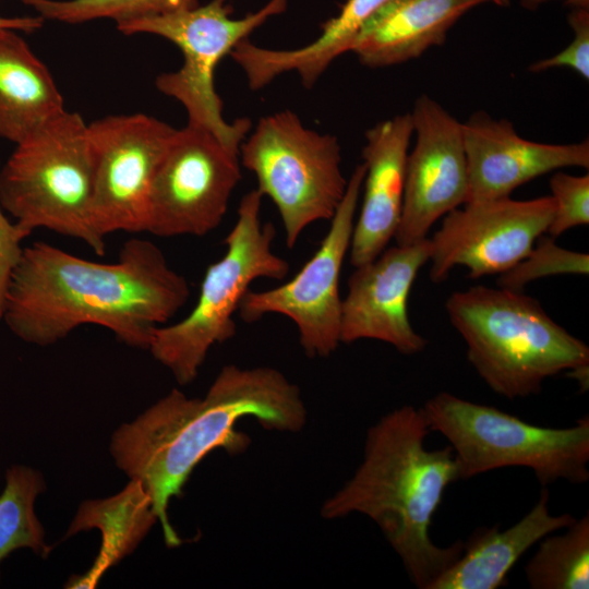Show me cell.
<instances>
[{
  "label": "cell",
  "instance_id": "obj_1",
  "mask_svg": "<svg viewBox=\"0 0 589 589\" xmlns=\"http://www.w3.org/2000/svg\"><path fill=\"white\" fill-rule=\"evenodd\" d=\"M190 293L187 279L149 240L125 241L113 263L38 241L23 249L1 321L19 339L36 346L53 345L92 324L130 347L148 350L155 330Z\"/></svg>",
  "mask_w": 589,
  "mask_h": 589
},
{
  "label": "cell",
  "instance_id": "obj_2",
  "mask_svg": "<svg viewBox=\"0 0 589 589\" xmlns=\"http://www.w3.org/2000/svg\"><path fill=\"white\" fill-rule=\"evenodd\" d=\"M244 417L267 430L294 433L305 426L308 411L299 387L277 369L226 364L204 397L173 388L112 433L109 452L149 496L168 546L181 544L168 518L169 502L182 495L207 454L223 448L238 455L249 447L250 437L236 429Z\"/></svg>",
  "mask_w": 589,
  "mask_h": 589
},
{
  "label": "cell",
  "instance_id": "obj_3",
  "mask_svg": "<svg viewBox=\"0 0 589 589\" xmlns=\"http://www.w3.org/2000/svg\"><path fill=\"white\" fill-rule=\"evenodd\" d=\"M430 432L422 408L406 405L384 414L369 428L352 477L321 506L328 520L369 517L419 589H429L464 549L462 541L440 546L430 536L447 486L458 480L450 446L425 447Z\"/></svg>",
  "mask_w": 589,
  "mask_h": 589
},
{
  "label": "cell",
  "instance_id": "obj_4",
  "mask_svg": "<svg viewBox=\"0 0 589 589\" xmlns=\"http://www.w3.org/2000/svg\"><path fill=\"white\" fill-rule=\"evenodd\" d=\"M445 309L468 361L495 394L529 397L561 373L588 388L589 347L524 291L473 286L453 292Z\"/></svg>",
  "mask_w": 589,
  "mask_h": 589
},
{
  "label": "cell",
  "instance_id": "obj_5",
  "mask_svg": "<svg viewBox=\"0 0 589 589\" xmlns=\"http://www.w3.org/2000/svg\"><path fill=\"white\" fill-rule=\"evenodd\" d=\"M94 158L87 123L65 110L15 144L0 167V202L27 238L49 229L87 244L97 255L106 238L93 221Z\"/></svg>",
  "mask_w": 589,
  "mask_h": 589
},
{
  "label": "cell",
  "instance_id": "obj_6",
  "mask_svg": "<svg viewBox=\"0 0 589 589\" xmlns=\"http://www.w3.org/2000/svg\"><path fill=\"white\" fill-rule=\"evenodd\" d=\"M431 431L454 453L458 480L505 467H525L548 486L589 480V417L567 428L531 424L493 406L440 392L421 407Z\"/></svg>",
  "mask_w": 589,
  "mask_h": 589
},
{
  "label": "cell",
  "instance_id": "obj_7",
  "mask_svg": "<svg viewBox=\"0 0 589 589\" xmlns=\"http://www.w3.org/2000/svg\"><path fill=\"white\" fill-rule=\"evenodd\" d=\"M262 199L256 189L241 199L237 221L224 240L226 253L207 267L194 308L181 321L159 326L153 335L148 350L179 385L195 380L215 344L236 335L233 314L251 283L259 278L280 280L289 273V263L273 252V224L261 221Z\"/></svg>",
  "mask_w": 589,
  "mask_h": 589
},
{
  "label": "cell",
  "instance_id": "obj_8",
  "mask_svg": "<svg viewBox=\"0 0 589 589\" xmlns=\"http://www.w3.org/2000/svg\"><path fill=\"white\" fill-rule=\"evenodd\" d=\"M287 5L288 0H269L254 13L231 19L230 0H212L192 9L120 22L117 29L124 35H156L180 49L182 65L159 74L157 89L182 105L189 124L207 130L239 154L252 124L248 118L233 122L224 118L223 101L215 88L216 69L238 43Z\"/></svg>",
  "mask_w": 589,
  "mask_h": 589
},
{
  "label": "cell",
  "instance_id": "obj_9",
  "mask_svg": "<svg viewBox=\"0 0 589 589\" xmlns=\"http://www.w3.org/2000/svg\"><path fill=\"white\" fill-rule=\"evenodd\" d=\"M239 159L278 209L288 248L311 224L330 220L347 190L338 139L306 128L291 110L261 118Z\"/></svg>",
  "mask_w": 589,
  "mask_h": 589
},
{
  "label": "cell",
  "instance_id": "obj_10",
  "mask_svg": "<svg viewBox=\"0 0 589 589\" xmlns=\"http://www.w3.org/2000/svg\"><path fill=\"white\" fill-rule=\"evenodd\" d=\"M365 167L356 166L329 229L313 256L286 284L265 291L248 290L238 313L247 323L276 313L290 318L310 358H326L340 344L339 279L349 251Z\"/></svg>",
  "mask_w": 589,
  "mask_h": 589
},
{
  "label": "cell",
  "instance_id": "obj_11",
  "mask_svg": "<svg viewBox=\"0 0 589 589\" xmlns=\"http://www.w3.org/2000/svg\"><path fill=\"white\" fill-rule=\"evenodd\" d=\"M240 166L239 154L207 130L189 123L177 129L153 181L146 232L202 237L216 229Z\"/></svg>",
  "mask_w": 589,
  "mask_h": 589
},
{
  "label": "cell",
  "instance_id": "obj_12",
  "mask_svg": "<svg viewBox=\"0 0 589 589\" xmlns=\"http://www.w3.org/2000/svg\"><path fill=\"white\" fill-rule=\"evenodd\" d=\"M94 158L93 221L106 238L146 232L153 181L177 129L145 115H113L87 123Z\"/></svg>",
  "mask_w": 589,
  "mask_h": 589
},
{
  "label": "cell",
  "instance_id": "obj_13",
  "mask_svg": "<svg viewBox=\"0 0 589 589\" xmlns=\"http://www.w3.org/2000/svg\"><path fill=\"white\" fill-rule=\"evenodd\" d=\"M555 211L551 195L472 201L444 216L430 239V278L444 281L456 266L468 277L501 275L520 262L546 232Z\"/></svg>",
  "mask_w": 589,
  "mask_h": 589
},
{
  "label": "cell",
  "instance_id": "obj_14",
  "mask_svg": "<svg viewBox=\"0 0 589 589\" xmlns=\"http://www.w3.org/2000/svg\"><path fill=\"white\" fill-rule=\"evenodd\" d=\"M414 145L408 153L396 244L426 239L436 220L468 202L461 123L437 101L420 96L410 112Z\"/></svg>",
  "mask_w": 589,
  "mask_h": 589
},
{
  "label": "cell",
  "instance_id": "obj_15",
  "mask_svg": "<svg viewBox=\"0 0 589 589\" xmlns=\"http://www.w3.org/2000/svg\"><path fill=\"white\" fill-rule=\"evenodd\" d=\"M430 239L385 249L374 260L354 267L341 302L340 342L374 339L412 356L426 339L412 327L407 310L417 274L429 262Z\"/></svg>",
  "mask_w": 589,
  "mask_h": 589
},
{
  "label": "cell",
  "instance_id": "obj_16",
  "mask_svg": "<svg viewBox=\"0 0 589 589\" xmlns=\"http://www.w3.org/2000/svg\"><path fill=\"white\" fill-rule=\"evenodd\" d=\"M461 129L468 202L507 197L518 187L561 168L589 167L588 140L570 144L529 141L508 120L484 111L474 112Z\"/></svg>",
  "mask_w": 589,
  "mask_h": 589
},
{
  "label": "cell",
  "instance_id": "obj_17",
  "mask_svg": "<svg viewBox=\"0 0 589 589\" xmlns=\"http://www.w3.org/2000/svg\"><path fill=\"white\" fill-rule=\"evenodd\" d=\"M412 135L410 112L381 121L365 132L364 194L349 248L354 267L377 257L396 235Z\"/></svg>",
  "mask_w": 589,
  "mask_h": 589
},
{
  "label": "cell",
  "instance_id": "obj_18",
  "mask_svg": "<svg viewBox=\"0 0 589 589\" xmlns=\"http://www.w3.org/2000/svg\"><path fill=\"white\" fill-rule=\"evenodd\" d=\"M550 492L542 486L533 507L516 524L480 528L464 542L460 556L429 589H497L507 586L508 574L519 558L545 536L575 521L569 513H551Z\"/></svg>",
  "mask_w": 589,
  "mask_h": 589
},
{
  "label": "cell",
  "instance_id": "obj_19",
  "mask_svg": "<svg viewBox=\"0 0 589 589\" xmlns=\"http://www.w3.org/2000/svg\"><path fill=\"white\" fill-rule=\"evenodd\" d=\"M481 0H389L362 26L350 51L369 68L419 58Z\"/></svg>",
  "mask_w": 589,
  "mask_h": 589
},
{
  "label": "cell",
  "instance_id": "obj_20",
  "mask_svg": "<svg viewBox=\"0 0 589 589\" xmlns=\"http://www.w3.org/2000/svg\"><path fill=\"white\" fill-rule=\"evenodd\" d=\"M388 1L348 0L339 14L323 25L321 35L303 47L264 48L245 38L229 56L242 69L253 91L289 72H296L303 86L310 88L338 57L350 51L362 26Z\"/></svg>",
  "mask_w": 589,
  "mask_h": 589
},
{
  "label": "cell",
  "instance_id": "obj_21",
  "mask_svg": "<svg viewBox=\"0 0 589 589\" xmlns=\"http://www.w3.org/2000/svg\"><path fill=\"white\" fill-rule=\"evenodd\" d=\"M0 28V136L17 144L63 113V97L27 43Z\"/></svg>",
  "mask_w": 589,
  "mask_h": 589
},
{
  "label": "cell",
  "instance_id": "obj_22",
  "mask_svg": "<svg viewBox=\"0 0 589 589\" xmlns=\"http://www.w3.org/2000/svg\"><path fill=\"white\" fill-rule=\"evenodd\" d=\"M46 490L43 474L28 466L13 465L5 472L0 494V563L19 549L47 557L50 546L35 513V502Z\"/></svg>",
  "mask_w": 589,
  "mask_h": 589
},
{
  "label": "cell",
  "instance_id": "obj_23",
  "mask_svg": "<svg viewBox=\"0 0 589 589\" xmlns=\"http://www.w3.org/2000/svg\"><path fill=\"white\" fill-rule=\"evenodd\" d=\"M525 567L532 589L589 588V515L545 536Z\"/></svg>",
  "mask_w": 589,
  "mask_h": 589
},
{
  "label": "cell",
  "instance_id": "obj_24",
  "mask_svg": "<svg viewBox=\"0 0 589 589\" xmlns=\"http://www.w3.org/2000/svg\"><path fill=\"white\" fill-rule=\"evenodd\" d=\"M45 21L80 24L99 19L116 23L163 15L199 5L197 0H21Z\"/></svg>",
  "mask_w": 589,
  "mask_h": 589
},
{
  "label": "cell",
  "instance_id": "obj_25",
  "mask_svg": "<svg viewBox=\"0 0 589 589\" xmlns=\"http://www.w3.org/2000/svg\"><path fill=\"white\" fill-rule=\"evenodd\" d=\"M589 256L587 253L564 249L554 242V238L541 236L531 251L516 265L500 275L501 288L524 291L529 283L554 275H588Z\"/></svg>",
  "mask_w": 589,
  "mask_h": 589
},
{
  "label": "cell",
  "instance_id": "obj_26",
  "mask_svg": "<svg viewBox=\"0 0 589 589\" xmlns=\"http://www.w3.org/2000/svg\"><path fill=\"white\" fill-rule=\"evenodd\" d=\"M555 211L546 232L557 238L565 231L589 224V175L556 171L550 179Z\"/></svg>",
  "mask_w": 589,
  "mask_h": 589
},
{
  "label": "cell",
  "instance_id": "obj_27",
  "mask_svg": "<svg viewBox=\"0 0 589 589\" xmlns=\"http://www.w3.org/2000/svg\"><path fill=\"white\" fill-rule=\"evenodd\" d=\"M567 21L574 33L573 40L558 53L532 63L531 72L564 67L589 79V8H574Z\"/></svg>",
  "mask_w": 589,
  "mask_h": 589
},
{
  "label": "cell",
  "instance_id": "obj_28",
  "mask_svg": "<svg viewBox=\"0 0 589 589\" xmlns=\"http://www.w3.org/2000/svg\"><path fill=\"white\" fill-rule=\"evenodd\" d=\"M26 239L21 229L11 221L0 202V321L12 274L22 256V242Z\"/></svg>",
  "mask_w": 589,
  "mask_h": 589
},
{
  "label": "cell",
  "instance_id": "obj_29",
  "mask_svg": "<svg viewBox=\"0 0 589 589\" xmlns=\"http://www.w3.org/2000/svg\"><path fill=\"white\" fill-rule=\"evenodd\" d=\"M45 20L37 16H15L4 17L0 16V28H10L14 31H21L24 33H33L43 27Z\"/></svg>",
  "mask_w": 589,
  "mask_h": 589
},
{
  "label": "cell",
  "instance_id": "obj_30",
  "mask_svg": "<svg viewBox=\"0 0 589 589\" xmlns=\"http://www.w3.org/2000/svg\"><path fill=\"white\" fill-rule=\"evenodd\" d=\"M553 0H519V4L529 11L537 10L540 5ZM573 8H589V0H565Z\"/></svg>",
  "mask_w": 589,
  "mask_h": 589
},
{
  "label": "cell",
  "instance_id": "obj_31",
  "mask_svg": "<svg viewBox=\"0 0 589 589\" xmlns=\"http://www.w3.org/2000/svg\"><path fill=\"white\" fill-rule=\"evenodd\" d=\"M481 1L482 3L490 2L498 7H507L510 2V0H481Z\"/></svg>",
  "mask_w": 589,
  "mask_h": 589
}]
</instances>
